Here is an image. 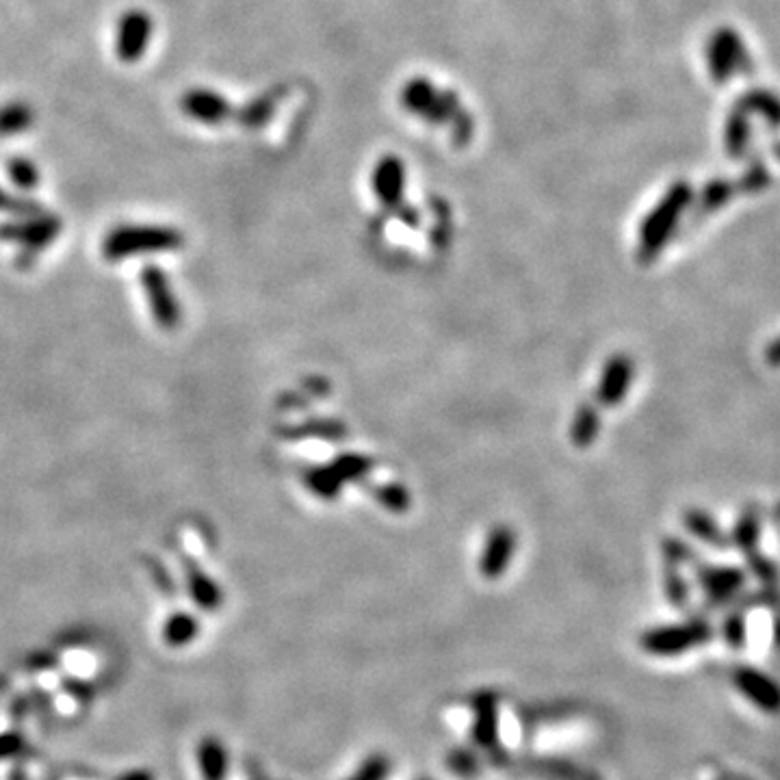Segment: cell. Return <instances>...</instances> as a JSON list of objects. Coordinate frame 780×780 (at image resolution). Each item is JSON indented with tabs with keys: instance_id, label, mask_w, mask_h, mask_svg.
<instances>
[{
	"instance_id": "cell-29",
	"label": "cell",
	"mask_w": 780,
	"mask_h": 780,
	"mask_svg": "<svg viewBox=\"0 0 780 780\" xmlns=\"http://www.w3.org/2000/svg\"><path fill=\"white\" fill-rule=\"evenodd\" d=\"M746 609L748 607H744V605L733 607L731 611H728V616L724 618V624H722L724 642L728 648H733V650H741L746 646V635H748Z\"/></svg>"
},
{
	"instance_id": "cell-19",
	"label": "cell",
	"mask_w": 780,
	"mask_h": 780,
	"mask_svg": "<svg viewBox=\"0 0 780 780\" xmlns=\"http://www.w3.org/2000/svg\"><path fill=\"white\" fill-rule=\"evenodd\" d=\"M198 763L204 780H226L228 776V750L215 737L202 739L198 748Z\"/></svg>"
},
{
	"instance_id": "cell-18",
	"label": "cell",
	"mask_w": 780,
	"mask_h": 780,
	"mask_svg": "<svg viewBox=\"0 0 780 780\" xmlns=\"http://www.w3.org/2000/svg\"><path fill=\"white\" fill-rule=\"evenodd\" d=\"M282 96H284V87H276V89L267 91V94L250 100L239 113H234L237 115V122L245 128H252V130L265 126L273 117V113H276V107H278Z\"/></svg>"
},
{
	"instance_id": "cell-7",
	"label": "cell",
	"mask_w": 780,
	"mask_h": 780,
	"mask_svg": "<svg viewBox=\"0 0 780 780\" xmlns=\"http://www.w3.org/2000/svg\"><path fill=\"white\" fill-rule=\"evenodd\" d=\"M696 577L709 607L731 605L746 585V572L737 566H707L696 562Z\"/></svg>"
},
{
	"instance_id": "cell-10",
	"label": "cell",
	"mask_w": 780,
	"mask_h": 780,
	"mask_svg": "<svg viewBox=\"0 0 780 780\" xmlns=\"http://www.w3.org/2000/svg\"><path fill=\"white\" fill-rule=\"evenodd\" d=\"M152 35V20L146 11L130 9L117 22L115 52L124 63H135L143 57Z\"/></svg>"
},
{
	"instance_id": "cell-3",
	"label": "cell",
	"mask_w": 780,
	"mask_h": 780,
	"mask_svg": "<svg viewBox=\"0 0 780 780\" xmlns=\"http://www.w3.org/2000/svg\"><path fill=\"white\" fill-rule=\"evenodd\" d=\"M182 247V234L167 226H120L102 241V254L111 263L137 254L172 252Z\"/></svg>"
},
{
	"instance_id": "cell-26",
	"label": "cell",
	"mask_w": 780,
	"mask_h": 780,
	"mask_svg": "<svg viewBox=\"0 0 780 780\" xmlns=\"http://www.w3.org/2000/svg\"><path fill=\"white\" fill-rule=\"evenodd\" d=\"M35 113L26 102H9L0 107V137L24 133L33 126Z\"/></svg>"
},
{
	"instance_id": "cell-31",
	"label": "cell",
	"mask_w": 780,
	"mask_h": 780,
	"mask_svg": "<svg viewBox=\"0 0 780 780\" xmlns=\"http://www.w3.org/2000/svg\"><path fill=\"white\" fill-rule=\"evenodd\" d=\"M373 497L382 507L393 514H403L410 510V492L401 484H377L373 486Z\"/></svg>"
},
{
	"instance_id": "cell-38",
	"label": "cell",
	"mask_w": 780,
	"mask_h": 780,
	"mask_svg": "<svg viewBox=\"0 0 780 780\" xmlns=\"http://www.w3.org/2000/svg\"><path fill=\"white\" fill-rule=\"evenodd\" d=\"M661 549H663V557H666V564L672 566L696 564V553L679 538H666L661 544Z\"/></svg>"
},
{
	"instance_id": "cell-6",
	"label": "cell",
	"mask_w": 780,
	"mask_h": 780,
	"mask_svg": "<svg viewBox=\"0 0 780 780\" xmlns=\"http://www.w3.org/2000/svg\"><path fill=\"white\" fill-rule=\"evenodd\" d=\"M59 232H61L59 217L37 213V215L7 221V224L0 226V239L20 243L24 250L29 252H39L55 241Z\"/></svg>"
},
{
	"instance_id": "cell-32",
	"label": "cell",
	"mask_w": 780,
	"mask_h": 780,
	"mask_svg": "<svg viewBox=\"0 0 780 780\" xmlns=\"http://www.w3.org/2000/svg\"><path fill=\"white\" fill-rule=\"evenodd\" d=\"M7 172H9V178H11L13 185L24 189V191H31L39 185L37 165L29 159H22V156H16V159L9 161Z\"/></svg>"
},
{
	"instance_id": "cell-20",
	"label": "cell",
	"mask_w": 780,
	"mask_h": 780,
	"mask_svg": "<svg viewBox=\"0 0 780 780\" xmlns=\"http://www.w3.org/2000/svg\"><path fill=\"white\" fill-rule=\"evenodd\" d=\"M683 525L692 536H696L705 544L715 546V549H726V546L731 544V538L726 536L722 527L702 510H687L683 516Z\"/></svg>"
},
{
	"instance_id": "cell-43",
	"label": "cell",
	"mask_w": 780,
	"mask_h": 780,
	"mask_svg": "<svg viewBox=\"0 0 780 780\" xmlns=\"http://www.w3.org/2000/svg\"><path fill=\"white\" fill-rule=\"evenodd\" d=\"M421 780H432V778H421Z\"/></svg>"
},
{
	"instance_id": "cell-40",
	"label": "cell",
	"mask_w": 780,
	"mask_h": 780,
	"mask_svg": "<svg viewBox=\"0 0 780 780\" xmlns=\"http://www.w3.org/2000/svg\"><path fill=\"white\" fill-rule=\"evenodd\" d=\"M765 362L774 369H780V336H776L774 341L765 347Z\"/></svg>"
},
{
	"instance_id": "cell-13",
	"label": "cell",
	"mask_w": 780,
	"mask_h": 780,
	"mask_svg": "<svg viewBox=\"0 0 780 780\" xmlns=\"http://www.w3.org/2000/svg\"><path fill=\"white\" fill-rule=\"evenodd\" d=\"M180 109L202 124L217 126L234 115L232 102L211 89H191L180 98Z\"/></svg>"
},
{
	"instance_id": "cell-5",
	"label": "cell",
	"mask_w": 780,
	"mask_h": 780,
	"mask_svg": "<svg viewBox=\"0 0 780 780\" xmlns=\"http://www.w3.org/2000/svg\"><path fill=\"white\" fill-rule=\"evenodd\" d=\"M707 72L713 83L724 85L737 74H750L752 61L741 35L731 26L715 29L705 44Z\"/></svg>"
},
{
	"instance_id": "cell-8",
	"label": "cell",
	"mask_w": 780,
	"mask_h": 780,
	"mask_svg": "<svg viewBox=\"0 0 780 780\" xmlns=\"http://www.w3.org/2000/svg\"><path fill=\"white\" fill-rule=\"evenodd\" d=\"M141 286L146 291V299L154 321L163 330H176L180 323V304L167 282V276L159 267H146L141 271Z\"/></svg>"
},
{
	"instance_id": "cell-15",
	"label": "cell",
	"mask_w": 780,
	"mask_h": 780,
	"mask_svg": "<svg viewBox=\"0 0 780 780\" xmlns=\"http://www.w3.org/2000/svg\"><path fill=\"white\" fill-rule=\"evenodd\" d=\"M473 720V741L475 746L486 752L499 750V702L492 692H481L475 702Z\"/></svg>"
},
{
	"instance_id": "cell-25",
	"label": "cell",
	"mask_w": 780,
	"mask_h": 780,
	"mask_svg": "<svg viewBox=\"0 0 780 780\" xmlns=\"http://www.w3.org/2000/svg\"><path fill=\"white\" fill-rule=\"evenodd\" d=\"M598 429H601V416H598V410L590 403H583V406L577 410L575 421H572L570 427V438L579 449H585L594 445V440L598 436Z\"/></svg>"
},
{
	"instance_id": "cell-11",
	"label": "cell",
	"mask_w": 780,
	"mask_h": 780,
	"mask_svg": "<svg viewBox=\"0 0 780 780\" xmlns=\"http://www.w3.org/2000/svg\"><path fill=\"white\" fill-rule=\"evenodd\" d=\"M371 187L375 198L386 208H397L403 202V191H406V165L395 154H386L377 161Z\"/></svg>"
},
{
	"instance_id": "cell-39",
	"label": "cell",
	"mask_w": 780,
	"mask_h": 780,
	"mask_svg": "<svg viewBox=\"0 0 780 780\" xmlns=\"http://www.w3.org/2000/svg\"><path fill=\"white\" fill-rule=\"evenodd\" d=\"M447 767L453 774L471 778V776H475L479 772V761H477V757L471 750L458 748V750H453L447 757Z\"/></svg>"
},
{
	"instance_id": "cell-22",
	"label": "cell",
	"mask_w": 780,
	"mask_h": 780,
	"mask_svg": "<svg viewBox=\"0 0 780 780\" xmlns=\"http://www.w3.org/2000/svg\"><path fill=\"white\" fill-rule=\"evenodd\" d=\"M737 193H739L737 185H735V182H731V180L715 178V180L707 182V185L702 187V191L698 195L696 215L705 217V215H711L715 211H720V208L726 202H731Z\"/></svg>"
},
{
	"instance_id": "cell-27",
	"label": "cell",
	"mask_w": 780,
	"mask_h": 780,
	"mask_svg": "<svg viewBox=\"0 0 780 780\" xmlns=\"http://www.w3.org/2000/svg\"><path fill=\"white\" fill-rule=\"evenodd\" d=\"M200 624L191 614H174L172 618H167L165 627H163V637L169 646L180 648L193 642V637L198 635Z\"/></svg>"
},
{
	"instance_id": "cell-23",
	"label": "cell",
	"mask_w": 780,
	"mask_h": 780,
	"mask_svg": "<svg viewBox=\"0 0 780 780\" xmlns=\"http://www.w3.org/2000/svg\"><path fill=\"white\" fill-rule=\"evenodd\" d=\"M187 579H189V594L193 596L195 603L206 611L219 609L221 601H224V594H221L219 585L211 577L204 575L195 564H191L187 570Z\"/></svg>"
},
{
	"instance_id": "cell-42",
	"label": "cell",
	"mask_w": 780,
	"mask_h": 780,
	"mask_svg": "<svg viewBox=\"0 0 780 780\" xmlns=\"http://www.w3.org/2000/svg\"><path fill=\"white\" fill-rule=\"evenodd\" d=\"M774 154L780 159V143H774Z\"/></svg>"
},
{
	"instance_id": "cell-1",
	"label": "cell",
	"mask_w": 780,
	"mask_h": 780,
	"mask_svg": "<svg viewBox=\"0 0 780 780\" xmlns=\"http://www.w3.org/2000/svg\"><path fill=\"white\" fill-rule=\"evenodd\" d=\"M401 107L421 117L427 124L449 128L453 141L466 146L473 135V117L468 113L455 91L440 89L425 76L410 78L401 89Z\"/></svg>"
},
{
	"instance_id": "cell-17",
	"label": "cell",
	"mask_w": 780,
	"mask_h": 780,
	"mask_svg": "<svg viewBox=\"0 0 780 780\" xmlns=\"http://www.w3.org/2000/svg\"><path fill=\"white\" fill-rule=\"evenodd\" d=\"M737 107L748 115H759L770 128H780V98L770 89H750L739 98Z\"/></svg>"
},
{
	"instance_id": "cell-4",
	"label": "cell",
	"mask_w": 780,
	"mask_h": 780,
	"mask_svg": "<svg viewBox=\"0 0 780 780\" xmlns=\"http://www.w3.org/2000/svg\"><path fill=\"white\" fill-rule=\"evenodd\" d=\"M713 627L707 618L696 616L681 624H666V627H655L642 633L640 646L648 655L655 657H676L687 650L705 646L711 642Z\"/></svg>"
},
{
	"instance_id": "cell-2",
	"label": "cell",
	"mask_w": 780,
	"mask_h": 780,
	"mask_svg": "<svg viewBox=\"0 0 780 780\" xmlns=\"http://www.w3.org/2000/svg\"><path fill=\"white\" fill-rule=\"evenodd\" d=\"M694 202V189L689 182L679 180L670 185L663 198L655 204L640 226V245H637V260L642 265L653 263L663 252L670 237L679 226L681 217Z\"/></svg>"
},
{
	"instance_id": "cell-36",
	"label": "cell",
	"mask_w": 780,
	"mask_h": 780,
	"mask_svg": "<svg viewBox=\"0 0 780 780\" xmlns=\"http://www.w3.org/2000/svg\"><path fill=\"white\" fill-rule=\"evenodd\" d=\"M663 588H666L668 601H670L674 607H683V605L687 603L689 590H687L685 579L681 577L679 566H672V564L666 566V575H663Z\"/></svg>"
},
{
	"instance_id": "cell-9",
	"label": "cell",
	"mask_w": 780,
	"mask_h": 780,
	"mask_svg": "<svg viewBox=\"0 0 780 780\" xmlns=\"http://www.w3.org/2000/svg\"><path fill=\"white\" fill-rule=\"evenodd\" d=\"M733 683L739 694L750 700L759 711L780 715V683H776L770 674L750 666H737L733 670Z\"/></svg>"
},
{
	"instance_id": "cell-35",
	"label": "cell",
	"mask_w": 780,
	"mask_h": 780,
	"mask_svg": "<svg viewBox=\"0 0 780 780\" xmlns=\"http://www.w3.org/2000/svg\"><path fill=\"white\" fill-rule=\"evenodd\" d=\"M390 761L384 754H371L369 759L360 763L358 770L345 780H388Z\"/></svg>"
},
{
	"instance_id": "cell-34",
	"label": "cell",
	"mask_w": 780,
	"mask_h": 780,
	"mask_svg": "<svg viewBox=\"0 0 780 780\" xmlns=\"http://www.w3.org/2000/svg\"><path fill=\"white\" fill-rule=\"evenodd\" d=\"M735 185L739 193H761L770 185V172H767V167L761 161H752Z\"/></svg>"
},
{
	"instance_id": "cell-21",
	"label": "cell",
	"mask_w": 780,
	"mask_h": 780,
	"mask_svg": "<svg viewBox=\"0 0 780 780\" xmlns=\"http://www.w3.org/2000/svg\"><path fill=\"white\" fill-rule=\"evenodd\" d=\"M529 767L546 780H601L594 770L566 759H533Z\"/></svg>"
},
{
	"instance_id": "cell-24",
	"label": "cell",
	"mask_w": 780,
	"mask_h": 780,
	"mask_svg": "<svg viewBox=\"0 0 780 780\" xmlns=\"http://www.w3.org/2000/svg\"><path fill=\"white\" fill-rule=\"evenodd\" d=\"M304 484L310 492H315L317 497H321L325 501H332L338 497V494H341L343 479L338 477L332 464H325V466L308 468L306 475H304Z\"/></svg>"
},
{
	"instance_id": "cell-16",
	"label": "cell",
	"mask_w": 780,
	"mask_h": 780,
	"mask_svg": "<svg viewBox=\"0 0 780 780\" xmlns=\"http://www.w3.org/2000/svg\"><path fill=\"white\" fill-rule=\"evenodd\" d=\"M750 139H752L750 115L735 107L731 113H728L724 122V150L728 154V159L733 161L744 159L750 148Z\"/></svg>"
},
{
	"instance_id": "cell-12",
	"label": "cell",
	"mask_w": 780,
	"mask_h": 780,
	"mask_svg": "<svg viewBox=\"0 0 780 780\" xmlns=\"http://www.w3.org/2000/svg\"><path fill=\"white\" fill-rule=\"evenodd\" d=\"M635 375V364L629 356L609 358L596 388V399L605 408H614L627 397Z\"/></svg>"
},
{
	"instance_id": "cell-30",
	"label": "cell",
	"mask_w": 780,
	"mask_h": 780,
	"mask_svg": "<svg viewBox=\"0 0 780 780\" xmlns=\"http://www.w3.org/2000/svg\"><path fill=\"white\" fill-rule=\"evenodd\" d=\"M332 468L343 481H362L373 471V462L367 458V455L345 453V455H338V458L332 462Z\"/></svg>"
},
{
	"instance_id": "cell-28",
	"label": "cell",
	"mask_w": 780,
	"mask_h": 780,
	"mask_svg": "<svg viewBox=\"0 0 780 780\" xmlns=\"http://www.w3.org/2000/svg\"><path fill=\"white\" fill-rule=\"evenodd\" d=\"M759 531H761V523H759L757 512L746 510L744 514H741V518L737 520V525H735V531H733V542L746 553V557L757 553Z\"/></svg>"
},
{
	"instance_id": "cell-37",
	"label": "cell",
	"mask_w": 780,
	"mask_h": 780,
	"mask_svg": "<svg viewBox=\"0 0 780 780\" xmlns=\"http://www.w3.org/2000/svg\"><path fill=\"white\" fill-rule=\"evenodd\" d=\"M0 213H11L16 217H29V215H37V213H44V211L37 202L18 198V195H13L7 189L0 187Z\"/></svg>"
},
{
	"instance_id": "cell-33",
	"label": "cell",
	"mask_w": 780,
	"mask_h": 780,
	"mask_svg": "<svg viewBox=\"0 0 780 780\" xmlns=\"http://www.w3.org/2000/svg\"><path fill=\"white\" fill-rule=\"evenodd\" d=\"M291 438H325V440H341L345 438V427L336 421H312L302 427L291 429Z\"/></svg>"
},
{
	"instance_id": "cell-41",
	"label": "cell",
	"mask_w": 780,
	"mask_h": 780,
	"mask_svg": "<svg viewBox=\"0 0 780 780\" xmlns=\"http://www.w3.org/2000/svg\"><path fill=\"white\" fill-rule=\"evenodd\" d=\"M120 780H154V778L146 770H133V772H128L126 776H122Z\"/></svg>"
},
{
	"instance_id": "cell-14",
	"label": "cell",
	"mask_w": 780,
	"mask_h": 780,
	"mask_svg": "<svg viewBox=\"0 0 780 780\" xmlns=\"http://www.w3.org/2000/svg\"><path fill=\"white\" fill-rule=\"evenodd\" d=\"M514 549H516V533L505 525L494 527L484 544V551H481V559H479L481 577L488 581L503 577L507 566L512 562Z\"/></svg>"
}]
</instances>
